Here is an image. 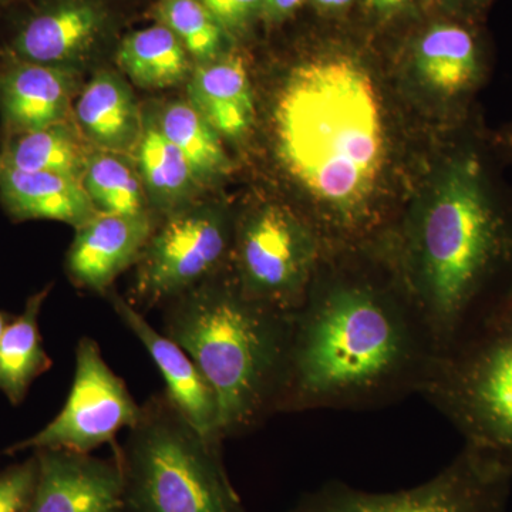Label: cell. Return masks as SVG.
Wrapping results in <instances>:
<instances>
[{"label": "cell", "instance_id": "1", "mask_svg": "<svg viewBox=\"0 0 512 512\" xmlns=\"http://www.w3.org/2000/svg\"><path fill=\"white\" fill-rule=\"evenodd\" d=\"M376 268L326 252L292 312L288 375L279 413L366 410L420 394L436 340L389 256Z\"/></svg>", "mask_w": 512, "mask_h": 512}, {"label": "cell", "instance_id": "2", "mask_svg": "<svg viewBox=\"0 0 512 512\" xmlns=\"http://www.w3.org/2000/svg\"><path fill=\"white\" fill-rule=\"evenodd\" d=\"M275 104L279 157L315 204L326 252L365 248L386 138L370 74L352 53L326 50L293 66Z\"/></svg>", "mask_w": 512, "mask_h": 512}, {"label": "cell", "instance_id": "3", "mask_svg": "<svg viewBox=\"0 0 512 512\" xmlns=\"http://www.w3.org/2000/svg\"><path fill=\"white\" fill-rule=\"evenodd\" d=\"M384 252L412 296L437 350L512 288V201L480 148L448 160L433 194Z\"/></svg>", "mask_w": 512, "mask_h": 512}, {"label": "cell", "instance_id": "4", "mask_svg": "<svg viewBox=\"0 0 512 512\" xmlns=\"http://www.w3.org/2000/svg\"><path fill=\"white\" fill-rule=\"evenodd\" d=\"M161 311L164 335L191 356L217 396L224 441L254 433L279 413L292 313L242 295L229 268Z\"/></svg>", "mask_w": 512, "mask_h": 512}, {"label": "cell", "instance_id": "5", "mask_svg": "<svg viewBox=\"0 0 512 512\" xmlns=\"http://www.w3.org/2000/svg\"><path fill=\"white\" fill-rule=\"evenodd\" d=\"M117 441L126 512H248L232 487L222 446L185 419L168 394L141 404L140 419Z\"/></svg>", "mask_w": 512, "mask_h": 512}, {"label": "cell", "instance_id": "6", "mask_svg": "<svg viewBox=\"0 0 512 512\" xmlns=\"http://www.w3.org/2000/svg\"><path fill=\"white\" fill-rule=\"evenodd\" d=\"M420 394L512 474V288L441 350Z\"/></svg>", "mask_w": 512, "mask_h": 512}, {"label": "cell", "instance_id": "7", "mask_svg": "<svg viewBox=\"0 0 512 512\" xmlns=\"http://www.w3.org/2000/svg\"><path fill=\"white\" fill-rule=\"evenodd\" d=\"M326 249L302 212L264 201L235 214L229 272L242 295L284 312H295Z\"/></svg>", "mask_w": 512, "mask_h": 512}, {"label": "cell", "instance_id": "8", "mask_svg": "<svg viewBox=\"0 0 512 512\" xmlns=\"http://www.w3.org/2000/svg\"><path fill=\"white\" fill-rule=\"evenodd\" d=\"M235 214L201 198L158 221L133 266L126 299L147 315L229 268Z\"/></svg>", "mask_w": 512, "mask_h": 512}, {"label": "cell", "instance_id": "9", "mask_svg": "<svg viewBox=\"0 0 512 512\" xmlns=\"http://www.w3.org/2000/svg\"><path fill=\"white\" fill-rule=\"evenodd\" d=\"M130 0H19L3 9L0 52L25 62L89 73L113 60Z\"/></svg>", "mask_w": 512, "mask_h": 512}, {"label": "cell", "instance_id": "10", "mask_svg": "<svg viewBox=\"0 0 512 512\" xmlns=\"http://www.w3.org/2000/svg\"><path fill=\"white\" fill-rule=\"evenodd\" d=\"M512 474L494 458L464 446L427 483L396 493H367L329 481L303 494L288 512H508Z\"/></svg>", "mask_w": 512, "mask_h": 512}, {"label": "cell", "instance_id": "11", "mask_svg": "<svg viewBox=\"0 0 512 512\" xmlns=\"http://www.w3.org/2000/svg\"><path fill=\"white\" fill-rule=\"evenodd\" d=\"M140 414L141 404L107 365L99 343L83 336L77 343L74 380L63 409L45 429L5 453L57 448L92 454L106 444L114 446L120 431L131 429Z\"/></svg>", "mask_w": 512, "mask_h": 512}, {"label": "cell", "instance_id": "12", "mask_svg": "<svg viewBox=\"0 0 512 512\" xmlns=\"http://www.w3.org/2000/svg\"><path fill=\"white\" fill-rule=\"evenodd\" d=\"M37 481L26 512H126L116 457L57 448L35 450Z\"/></svg>", "mask_w": 512, "mask_h": 512}, {"label": "cell", "instance_id": "13", "mask_svg": "<svg viewBox=\"0 0 512 512\" xmlns=\"http://www.w3.org/2000/svg\"><path fill=\"white\" fill-rule=\"evenodd\" d=\"M158 221L154 215H94L74 229L64 264L70 282L106 298L114 282L136 265Z\"/></svg>", "mask_w": 512, "mask_h": 512}, {"label": "cell", "instance_id": "14", "mask_svg": "<svg viewBox=\"0 0 512 512\" xmlns=\"http://www.w3.org/2000/svg\"><path fill=\"white\" fill-rule=\"evenodd\" d=\"M106 298L121 322L140 340L160 369L164 377L165 393L184 414L185 419L205 439L222 446L224 439L221 434L217 396L197 363L173 339L158 332L148 322L146 315L127 301L126 296L111 289Z\"/></svg>", "mask_w": 512, "mask_h": 512}, {"label": "cell", "instance_id": "15", "mask_svg": "<svg viewBox=\"0 0 512 512\" xmlns=\"http://www.w3.org/2000/svg\"><path fill=\"white\" fill-rule=\"evenodd\" d=\"M412 62L421 82L444 100L466 101L487 73V46L477 22L446 15L417 33Z\"/></svg>", "mask_w": 512, "mask_h": 512}, {"label": "cell", "instance_id": "16", "mask_svg": "<svg viewBox=\"0 0 512 512\" xmlns=\"http://www.w3.org/2000/svg\"><path fill=\"white\" fill-rule=\"evenodd\" d=\"M84 76L0 52V119L5 136L72 119Z\"/></svg>", "mask_w": 512, "mask_h": 512}, {"label": "cell", "instance_id": "17", "mask_svg": "<svg viewBox=\"0 0 512 512\" xmlns=\"http://www.w3.org/2000/svg\"><path fill=\"white\" fill-rule=\"evenodd\" d=\"M72 117L96 150L131 156L143 133V106L116 67L92 72V79L84 82L74 100Z\"/></svg>", "mask_w": 512, "mask_h": 512}, {"label": "cell", "instance_id": "18", "mask_svg": "<svg viewBox=\"0 0 512 512\" xmlns=\"http://www.w3.org/2000/svg\"><path fill=\"white\" fill-rule=\"evenodd\" d=\"M190 101L222 140L239 141L254 127L256 103L247 60L237 46L210 63L194 67L185 83Z\"/></svg>", "mask_w": 512, "mask_h": 512}, {"label": "cell", "instance_id": "19", "mask_svg": "<svg viewBox=\"0 0 512 512\" xmlns=\"http://www.w3.org/2000/svg\"><path fill=\"white\" fill-rule=\"evenodd\" d=\"M0 204L12 220L57 221L79 228L99 214L80 181L22 170L0 156Z\"/></svg>", "mask_w": 512, "mask_h": 512}, {"label": "cell", "instance_id": "20", "mask_svg": "<svg viewBox=\"0 0 512 512\" xmlns=\"http://www.w3.org/2000/svg\"><path fill=\"white\" fill-rule=\"evenodd\" d=\"M144 126L136 150L134 164L158 220L205 197L191 165L180 150L168 140L151 113L143 106Z\"/></svg>", "mask_w": 512, "mask_h": 512}, {"label": "cell", "instance_id": "21", "mask_svg": "<svg viewBox=\"0 0 512 512\" xmlns=\"http://www.w3.org/2000/svg\"><path fill=\"white\" fill-rule=\"evenodd\" d=\"M113 62L131 86L148 92L185 86L195 67L174 33L154 22L146 28L127 30Z\"/></svg>", "mask_w": 512, "mask_h": 512}, {"label": "cell", "instance_id": "22", "mask_svg": "<svg viewBox=\"0 0 512 512\" xmlns=\"http://www.w3.org/2000/svg\"><path fill=\"white\" fill-rule=\"evenodd\" d=\"M148 107L168 140L187 158L204 190L215 187L231 173L224 140L185 97Z\"/></svg>", "mask_w": 512, "mask_h": 512}, {"label": "cell", "instance_id": "23", "mask_svg": "<svg viewBox=\"0 0 512 512\" xmlns=\"http://www.w3.org/2000/svg\"><path fill=\"white\" fill-rule=\"evenodd\" d=\"M93 150L73 117L37 130L6 134L0 144V156L15 167L76 181L82 180Z\"/></svg>", "mask_w": 512, "mask_h": 512}, {"label": "cell", "instance_id": "24", "mask_svg": "<svg viewBox=\"0 0 512 512\" xmlns=\"http://www.w3.org/2000/svg\"><path fill=\"white\" fill-rule=\"evenodd\" d=\"M52 285L30 296L0 338V392L13 406L25 400L37 377L52 367L39 330V315Z\"/></svg>", "mask_w": 512, "mask_h": 512}, {"label": "cell", "instance_id": "25", "mask_svg": "<svg viewBox=\"0 0 512 512\" xmlns=\"http://www.w3.org/2000/svg\"><path fill=\"white\" fill-rule=\"evenodd\" d=\"M80 184L100 214L156 217L133 157L128 154L94 148Z\"/></svg>", "mask_w": 512, "mask_h": 512}, {"label": "cell", "instance_id": "26", "mask_svg": "<svg viewBox=\"0 0 512 512\" xmlns=\"http://www.w3.org/2000/svg\"><path fill=\"white\" fill-rule=\"evenodd\" d=\"M147 18L170 29L195 66L210 63L237 46L198 0H151Z\"/></svg>", "mask_w": 512, "mask_h": 512}, {"label": "cell", "instance_id": "27", "mask_svg": "<svg viewBox=\"0 0 512 512\" xmlns=\"http://www.w3.org/2000/svg\"><path fill=\"white\" fill-rule=\"evenodd\" d=\"M238 45L262 22L265 0H198Z\"/></svg>", "mask_w": 512, "mask_h": 512}, {"label": "cell", "instance_id": "28", "mask_svg": "<svg viewBox=\"0 0 512 512\" xmlns=\"http://www.w3.org/2000/svg\"><path fill=\"white\" fill-rule=\"evenodd\" d=\"M35 454L23 463L6 468L0 473V512H26L37 481Z\"/></svg>", "mask_w": 512, "mask_h": 512}, {"label": "cell", "instance_id": "29", "mask_svg": "<svg viewBox=\"0 0 512 512\" xmlns=\"http://www.w3.org/2000/svg\"><path fill=\"white\" fill-rule=\"evenodd\" d=\"M429 0H359L367 18L376 23H392L416 15Z\"/></svg>", "mask_w": 512, "mask_h": 512}, {"label": "cell", "instance_id": "30", "mask_svg": "<svg viewBox=\"0 0 512 512\" xmlns=\"http://www.w3.org/2000/svg\"><path fill=\"white\" fill-rule=\"evenodd\" d=\"M437 2L446 9L447 15L478 23L493 0H437Z\"/></svg>", "mask_w": 512, "mask_h": 512}, {"label": "cell", "instance_id": "31", "mask_svg": "<svg viewBox=\"0 0 512 512\" xmlns=\"http://www.w3.org/2000/svg\"><path fill=\"white\" fill-rule=\"evenodd\" d=\"M308 0H265L262 23L268 26L281 25L292 18Z\"/></svg>", "mask_w": 512, "mask_h": 512}, {"label": "cell", "instance_id": "32", "mask_svg": "<svg viewBox=\"0 0 512 512\" xmlns=\"http://www.w3.org/2000/svg\"><path fill=\"white\" fill-rule=\"evenodd\" d=\"M356 0H312L315 8L323 13H340L348 10Z\"/></svg>", "mask_w": 512, "mask_h": 512}, {"label": "cell", "instance_id": "33", "mask_svg": "<svg viewBox=\"0 0 512 512\" xmlns=\"http://www.w3.org/2000/svg\"><path fill=\"white\" fill-rule=\"evenodd\" d=\"M15 316L9 315V313L0 311V338H2L3 332L8 328L10 322H12Z\"/></svg>", "mask_w": 512, "mask_h": 512}, {"label": "cell", "instance_id": "34", "mask_svg": "<svg viewBox=\"0 0 512 512\" xmlns=\"http://www.w3.org/2000/svg\"><path fill=\"white\" fill-rule=\"evenodd\" d=\"M16 2H19V0H0V12L3 9L9 8V6L15 5Z\"/></svg>", "mask_w": 512, "mask_h": 512}, {"label": "cell", "instance_id": "35", "mask_svg": "<svg viewBox=\"0 0 512 512\" xmlns=\"http://www.w3.org/2000/svg\"><path fill=\"white\" fill-rule=\"evenodd\" d=\"M507 146L510 148L512 153V130L510 131V134L507 136Z\"/></svg>", "mask_w": 512, "mask_h": 512}]
</instances>
